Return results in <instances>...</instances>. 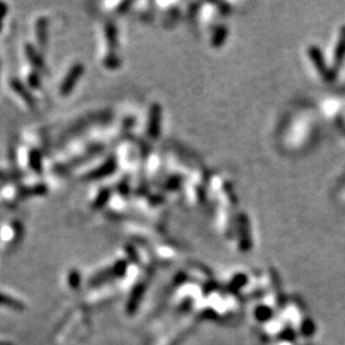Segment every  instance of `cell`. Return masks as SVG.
Wrapping results in <instances>:
<instances>
[{"label":"cell","instance_id":"obj_11","mask_svg":"<svg viewBox=\"0 0 345 345\" xmlns=\"http://www.w3.org/2000/svg\"><path fill=\"white\" fill-rule=\"evenodd\" d=\"M111 268H113V272L115 278H123L124 273L127 272L128 262L124 260H119V261H116L113 266H111Z\"/></svg>","mask_w":345,"mask_h":345},{"label":"cell","instance_id":"obj_3","mask_svg":"<svg viewBox=\"0 0 345 345\" xmlns=\"http://www.w3.org/2000/svg\"><path fill=\"white\" fill-rule=\"evenodd\" d=\"M116 169V160L115 158H108L99 168L94 169L92 171H90L89 174L86 175V179H101V178H105L108 175H111L115 171Z\"/></svg>","mask_w":345,"mask_h":345},{"label":"cell","instance_id":"obj_6","mask_svg":"<svg viewBox=\"0 0 345 345\" xmlns=\"http://www.w3.org/2000/svg\"><path fill=\"white\" fill-rule=\"evenodd\" d=\"M25 51H26V55H27L28 60L31 61V64H32L33 68L36 69V72L46 73V71H47L46 65H45L44 59H42V56L40 55L39 51H37V50L30 44L26 45Z\"/></svg>","mask_w":345,"mask_h":345},{"label":"cell","instance_id":"obj_5","mask_svg":"<svg viewBox=\"0 0 345 345\" xmlns=\"http://www.w3.org/2000/svg\"><path fill=\"white\" fill-rule=\"evenodd\" d=\"M11 87L12 90H13L14 92H16L18 96L21 97V99L23 100V101L27 104L30 108H35V105H36V101H35V97L32 96V94H31L30 91L27 90V87H26L25 85H23L21 81L18 80H12L11 82Z\"/></svg>","mask_w":345,"mask_h":345},{"label":"cell","instance_id":"obj_14","mask_svg":"<svg viewBox=\"0 0 345 345\" xmlns=\"http://www.w3.org/2000/svg\"><path fill=\"white\" fill-rule=\"evenodd\" d=\"M68 284L72 289H78L81 285V273L77 270H72L68 273Z\"/></svg>","mask_w":345,"mask_h":345},{"label":"cell","instance_id":"obj_16","mask_svg":"<svg viewBox=\"0 0 345 345\" xmlns=\"http://www.w3.org/2000/svg\"><path fill=\"white\" fill-rule=\"evenodd\" d=\"M7 12H8V7L4 3H0V30L3 26V18L7 16Z\"/></svg>","mask_w":345,"mask_h":345},{"label":"cell","instance_id":"obj_8","mask_svg":"<svg viewBox=\"0 0 345 345\" xmlns=\"http://www.w3.org/2000/svg\"><path fill=\"white\" fill-rule=\"evenodd\" d=\"M36 37L41 47H46L47 44V21L39 18L36 22Z\"/></svg>","mask_w":345,"mask_h":345},{"label":"cell","instance_id":"obj_13","mask_svg":"<svg viewBox=\"0 0 345 345\" xmlns=\"http://www.w3.org/2000/svg\"><path fill=\"white\" fill-rule=\"evenodd\" d=\"M109 196H110V191H108V189H102L99 193V196L96 197V199H95L94 209H101V207L109 201Z\"/></svg>","mask_w":345,"mask_h":345},{"label":"cell","instance_id":"obj_4","mask_svg":"<svg viewBox=\"0 0 345 345\" xmlns=\"http://www.w3.org/2000/svg\"><path fill=\"white\" fill-rule=\"evenodd\" d=\"M145 292H146V284L145 283H140L134 287V289L130 293V297L128 299L127 303V312L128 313H134L135 309L138 308L140 303H141L142 298L145 296Z\"/></svg>","mask_w":345,"mask_h":345},{"label":"cell","instance_id":"obj_9","mask_svg":"<svg viewBox=\"0 0 345 345\" xmlns=\"http://www.w3.org/2000/svg\"><path fill=\"white\" fill-rule=\"evenodd\" d=\"M28 161H30V166L33 171H36V173H41L42 156H41L40 150H31L30 155H28Z\"/></svg>","mask_w":345,"mask_h":345},{"label":"cell","instance_id":"obj_2","mask_svg":"<svg viewBox=\"0 0 345 345\" xmlns=\"http://www.w3.org/2000/svg\"><path fill=\"white\" fill-rule=\"evenodd\" d=\"M83 73H85V66L81 63L75 64L72 68L69 69V72L66 73V76L63 80V83H61L60 86L61 96H69V95L72 94L73 89H75L76 85H77L78 80L83 76Z\"/></svg>","mask_w":345,"mask_h":345},{"label":"cell","instance_id":"obj_1","mask_svg":"<svg viewBox=\"0 0 345 345\" xmlns=\"http://www.w3.org/2000/svg\"><path fill=\"white\" fill-rule=\"evenodd\" d=\"M161 120H163V108L155 102L150 106L149 120H147V135L152 140H158L161 133Z\"/></svg>","mask_w":345,"mask_h":345},{"label":"cell","instance_id":"obj_17","mask_svg":"<svg viewBox=\"0 0 345 345\" xmlns=\"http://www.w3.org/2000/svg\"><path fill=\"white\" fill-rule=\"evenodd\" d=\"M20 175L17 174H11V173H6V171L0 170V180H11V179H16Z\"/></svg>","mask_w":345,"mask_h":345},{"label":"cell","instance_id":"obj_15","mask_svg":"<svg viewBox=\"0 0 345 345\" xmlns=\"http://www.w3.org/2000/svg\"><path fill=\"white\" fill-rule=\"evenodd\" d=\"M27 80H28V83H30V86L31 87H33V89H40V87H41V78H40L39 72L30 73Z\"/></svg>","mask_w":345,"mask_h":345},{"label":"cell","instance_id":"obj_10","mask_svg":"<svg viewBox=\"0 0 345 345\" xmlns=\"http://www.w3.org/2000/svg\"><path fill=\"white\" fill-rule=\"evenodd\" d=\"M0 306H6L8 308L16 309V311H22L25 308L22 302L17 301V299L12 298V297L6 296L3 293H0Z\"/></svg>","mask_w":345,"mask_h":345},{"label":"cell","instance_id":"obj_12","mask_svg":"<svg viewBox=\"0 0 345 345\" xmlns=\"http://www.w3.org/2000/svg\"><path fill=\"white\" fill-rule=\"evenodd\" d=\"M225 37H227V28L219 27L218 31H215V35H214L211 44H213L214 46H216V47L220 46V45L224 44V40H225Z\"/></svg>","mask_w":345,"mask_h":345},{"label":"cell","instance_id":"obj_7","mask_svg":"<svg viewBox=\"0 0 345 345\" xmlns=\"http://www.w3.org/2000/svg\"><path fill=\"white\" fill-rule=\"evenodd\" d=\"M105 37L109 46L108 54H115V49L118 47V33L113 23H108L105 26Z\"/></svg>","mask_w":345,"mask_h":345}]
</instances>
